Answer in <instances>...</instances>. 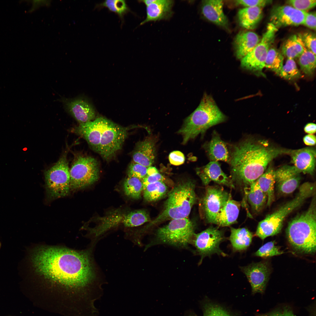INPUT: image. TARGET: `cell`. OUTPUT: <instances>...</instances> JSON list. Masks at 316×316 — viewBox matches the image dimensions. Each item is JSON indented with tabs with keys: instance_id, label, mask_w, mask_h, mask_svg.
Listing matches in <instances>:
<instances>
[{
	"instance_id": "cell-1",
	"label": "cell",
	"mask_w": 316,
	"mask_h": 316,
	"mask_svg": "<svg viewBox=\"0 0 316 316\" xmlns=\"http://www.w3.org/2000/svg\"><path fill=\"white\" fill-rule=\"evenodd\" d=\"M92 253L91 248L35 247L28 257L32 278L49 286L88 294L95 299L102 290Z\"/></svg>"
},
{
	"instance_id": "cell-2",
	"label": "cell",
	"mask_w": 316,
	"mask_h": 316,
	"mask_svg": "<svg viewBox=\"0 0 316 316\" xmlns=\"http://www.w3.org/2000/svg\"><path fill=\"white\" fill-rule=\"evenodd\" d=\"M290 150L274 147L267 141L246 139L234 145L230 153L231 176L235 185L244 187L255 181L269 163L278 155L289 154Z\"/></svg>"
},
{
	"instance_id": "cell-3",
	"label": "cell",
	"mask_w": 316,
	"mask_h": 316,
	"mask_svg": "<svg viewBox=\"0 0 316 316\" xmlns=\"http://www.w3.org/2000/svg\"><path fill=\"white\" fill-rule=\"evenodd\" d=\"M315 194L308 210L296 216L288 223L286 234L288 242L296 252L313 254L316 251Z\"/></svg>"
},
{
	"instance_id": "cell-4",
	"label": "cell",
	"mask_w": 316,
	"mask_h": 316,
	"mask_svg": "<svg viewBox=\"0 0 316 316\" xmlns=\"http://www.w3.org/2000/svg\"><path fill=\"white\" fill-rule=\"evenodd\" d=\"M226 119V117L212 97L205 93L198 106L186 118L178 133L182 136V143L185 144L199 135H203L210 127Z\"/></svg>"
},
{
	"instance_id": "cell-5",
	"label": "cell",
	"mask_w": 316,
	"mask_h": 316,
	"mask_svg": "<svg viewBox=\"0 0 316 316\" xmlns=\"http://www.w3.org/2000/svg\"><path fill=\"white\" fill-rule=\"evenodd\" d=\"M194 182L190 180L176 185L168 193L162 212L147 228L168 220L187 218L197 200Z\"/></svg>"
},
{
	"instance_id": "cell-6",
	"label": "cell",
	"mask_w": 316,
	"mask_h": 316,
	"mask_svg": "<svg viewBox=\"0 0 316 316\" xmlns=\"http://www.w3.org/2000/svg\"><path fill=\"white\" fill-rule=\"evenodd\" d=\"M315 185L305 182L300 187L295 197L272 214L267 215L258 224L255 235L262 240L279 233L284 221L293 211L300 206L309 197L315 194Z\"/></svg>"
},
{
	"instance_id": "cell-7",
	"label": "cell",
	"mask_w": 316,
	"mask_h": 316,
	"mask_svg": "<svg viewBox=\"0 0 316 316\" xmlns=\"http://www.w3.org/2000/svg\"><path fill=\"white\" fill-rule=\"evenodd\" d=\"M195 228L194 223L188 218L172 219L157 230L154 241L150 245L163 243L185 247L191 243Z\"/></svg>"
},
{
	"instance_id": "cell-8",
	"label": "cell",
	"mask_w": 316,
	"mask_h": 316,
	"mask_svg": "<svg viewBox=\"0 0 316 316\" xmlns=\"http://www.w3.org/2000/svg\"><path fill=\"white\" fill-rule=\"evenodd\" d=\"M67 154L66 152L57 162L45 173L46 191L51 199L63 197L70 193V169Z\"/></svg>"
},
{
	"instance_id": "cell-9",
	"label": "cell",
	"mask_w": 316,
	"mask_h": 316,
	"mask_svg": "<svg viewBox=\"0 0 316 316\" xmlns=\"http://www.w3.org/2000/svg\"><path fill=\"white\" fill-rule=\"evenodd\" d=\"M70 189H83L97 181L99 164L95 158L80 154L75 155L70 169Z\"/></svg>"
},
{
	"instance_id": "cell-10",
	"label": "cell",
	"mask_w": 316,
	"mask_h": 316,
	"mask_svg": "<svg viewBox=\"0 0 316 316\" xmlns=\"http://www.w3.org/2000/svg\"><path fill=\"white\" fill-rule=\"evenodd\" d=\"M278 30L269 23L262 39L255 47L241 60V66L257 75H264L262 72L268 51Z\"/></svg>"
},
{
	"instance_id": "cell-11",
	"label": "cell",
	"mask_w": 316,
	"mask_h": 316,
	"mask_svg": "<svg viewBox=\"0 0 316 316\" xmlns=\"http://www.w3.org/2000/svg\"><path fill=\"white\" fill-rule=\"evenodd\" d=\"M133 127H123L107 118L102 133L98 153L108 160L121 148L128 131Z\"/></svg>"
},
{
	"instance_id": "cell-12",
	"label": "cell",
	"mask_w": 316,
	"mask_h": 316,
	"mask_svg": "<svg viewBox=\"0 0 316 316\" xmlns=\"http://www.w3.org/2000/svg\"><path fill=\"white\" fill-rule=\"evenodd\" d=\"M204 195L200 202L202 218L208 223L213 224L216 217L227 201L231 194L218 186H206Z\"/></svg>"
},
{
	"instance_id": "cell-13",
	"label": "cell",
	"mask_w": 316,
	"mask_h": 316,
	"mask_svg": "<svg viewBox=\"0 0 316 316\" xmlns=\"http://www.w3.org/2000/svg\"><path fill=\"white\" fill-rule=\"evenodd\" d=\"M224 239V231L213 226L199 233H195L191 243L195 247L197 253L201 256L200 263L205 257L214 253L223 256L226 255L219 248L220 244Z\"/></svg>"
},
{
	"instance_id": "cell-14",
	"label": "cell",
	"mask_w": 316,
	"mask_h": 316,
	"mask_svg": "<svg viewBox=\"0 0 316 316\" xmlns=\"http://www.w3.org/2000/svg\"><path fill=\"white\" fill-rule=\"evenodd\" d=\"M288 5L278 6L272 9L269 23L277 29L289 26L303 24L305 13Z\"/></svg>"
},
{
	"instance_id": "cell-15",
	"label": "cell",
	"mask_w": 316,
	"mask_h": 316,
	"mask_svg": "<svg viewBox=\"0 0 316 316\" xmlns=\"http://www.w3.org/2000/svg\"><path fill=\"white\" fill-rule=\"evenodd\" d=\"M241 268L250 284L252 293H264L270 272L267 263L265 262L253 263Z\"/></svg>"
},
{
	"instance_id": "cell-16",
	"label": "cell",
	"mask_w": 316,
	"mask_h": 316,
	"mask_svg": "<svg viewBox=\"0 0 316 316\" xmlns=\"http://www.w3.org/2000/svg\"><path fill=\"white\" fill-rule=\"evenodd\" d=\"M107 118L100 117L93 120L79 124L71 130L84 139L91 148L98 152L102 133Z\"/></svg>"
},
{
	"instance_id": "cell-17",
	"label": "cell",
	"mask_w": 316,
	"mask_h": 316,
	"mask_svg": "<svg viewBox=\"0 0 316 316\" xmlns=\"http://www.w3.org/2000/svg\"><path fill=\"white\" fill-rule=\"evenodd\" d=\"M197 175L206 186L211 181L231 188L235 187L230 177L222 171L218 162L211 161L206 165L196 169Z\"/></svg>"
},
{
	"instance_id": "cell-18",
	"label": "cell",
	"mask_w": 316,
	"mask_h": 316,
	"mask_svg": "<svg viewBox=\"0 0 316 316\" xmlns=\"http://www.w3.org/2000/svg\"><path fill=\"white\" fill-rule=\"evenodd\" d=\"M294 166L301 173L313 175L316 164V151L311 148L307 147L295 150L290 153Z\"/></svg>"
},
{
	"instance_id": "cell-19",
	"label": "cell",
	"mask_w": 316,
	"mask_h": 316,
	"mask_svg": "<svg viewBox=\"0 0 316 316\" xmlns=\"http://www.w3.org/2000/svg\"><path fill=\"white\" fill-rule=\"evenodd\" d=\"M174 1L170 0H154L146 6V17L140 24L143 25L150 22L167 20L172 16V8Z\"/></svg>"
},
{
	"instance_id": "cell-20",
	"label": "cell",
	"mask_w": 316,
	"mask_h": 316,
	"mask_svg": "<svg viewBox=\"0 0 316 316\" xmlns=\"http://www.w3.org/2000/svg\"><path fill=\"white\" fill-rule=\"evenodd\" d=\"M222 0H206L202 1L201 10L203 16L215 24L225 28L228 26V22L223 10Z\"/></svg>"
},
{
	"instance_id": "cell-21",
	"label": "cell",
	"mask_w": 316,
	"mask_h": 316,
	"mask_svg": "<svg viewBox=\"0 0 316 316\" xmlns=\"http://www.w3.org/2000/svg\"><path fill=\"white\" fill-rule=\"evenodd\" d=\"M68 112L79 123L92 121L95 118L96 111L88 101L81 99H75L66 103Z\"/></svg>"
},
{
	"instance_id": "cell-22",
	"label": "cell",
	"mask_w": 316,
	"mask_h": 316,
	"mask_svg": "<svg viewBox=\"0 0 316 316\" xmlns=\"http://www.w3.org/2000/svg\"><path fill=\"white\" fill-rule=\"evenodd\" d=\"M155 157L154 141L147 138L137 144L132 155L133 161L148 167L153 164Z\"/></svg>"
},
{
	"instance_id": "cell-23",
	"label": "cell",
	"mask_w": 316,
	"mask_h": 316,
	"mask_svg": "<svg viewBox=\"0 0 316 316\" xmlns=\"http://www.w3.org/2000/svg\"><path fill=\"white\" fill-rule=\"evenodd\" d=\"M204 147L211 161H221L229 163L230 154L227 145L216 131Z\"/></svg>"
},
{
	"instance_id": "cell-24",
	"label": "cell",
	"mask_w": 316,
	"mask_h": 316,
	"mask_svg": "<svg viewBox=\"0 0 316 316\" xmlns=\"http://www.w3.org/2000/svg\"><path fill=\"white\" fill-rule=\"evenodd\" d=\"M258 35L251 31L241 32L236 36L234 40L236 55L241 59L250 52L260 41Z\"/></svg>"
},
{
	"instance_id": "cell-25",
	"label": "cell",
	"mask_w": 316,
	"mask_h": 316,
	"mask_svg": "<svg viewBox=\"0 0 316 316\" xmlns=\"http://www.w3.org/2000/svg\"><path fill=\"white\" fill-rule=\"evenodd\" d=\"M241 205L240 202L230 199L218 214L213 224L225 227L236 223Z\"/></svg>"
},
{
	"instance_id": "cell-26",
	"label": "cell",
	"mask_w": 316,
	"mask_h": 316,
	"mask_svg": "<svg viewBox=\"0 0 316 316\" xmlns=\"http://www.w3.org/2000/svg\"><path fill=\"white\" fill-rule=\"evenodd\" d=\"M253 235L245 228H231V234L229 240L234 252L246 250L252 242Z\"/></svg>"
},
{
	"instance_id": "cell-27",
	"label": "cell",
	"mask_w": 316,
	"mask_h": 316,
	"mask_svg": "<svg viewBox=\"0 0 316 316\" xmlns=\"http://www.w3.org/2000/svg\"><path fill=\"white\" fill-rule=\"evenodd\" d=\"M262 8L248 7L240 9L238 13L240 25L248 30L255 28L262 17Z\"/></svg>"
},
{
	"instance_id": "cell-28",
	"label": "cell",
	"mask_w": 316,
	"mask_h": 316,
	"mask_svg": "<svg viewBox=\"0 0 316 316\" xmlns=\"http://www.w3.org/2000/svg\"><path fill=\"white\" fill-rule=\"evenodd\" d=\"M245 197L252 210L260 212L267 202V197L255 181L244 188Z\"/></svg>"
},
{
	"instance_id": "cell-29",
	"label": "cell",
	"mask_w": 316,
	"mask_h": 316,
	"mask_svg": "<svg viewBox=\"0 0 316 316\" xmlns=\"http://www.w3.org/2000/svg\"><path fill=\"white\" fill-rule=\"evenodd\" d=\"M256 181L261 189L266 195L267 204V206H269L274 201V198L275 170L272 166H269Z\"/></svg>"
},
{
	"instance_id": "cell-30",
	"label": "cell",
	"mask_w": 316,
	"mask_h": 316,
	"mask_svg": "<svg viewBox=\"0 0 316 316\" xmlns=\"http://www.w3.org/2000/svg\"><path fill=\"white\" fill-rule=\"evenodd\" d=\"M305 48L300 35H293L284 43L281 53L287 59H294L298 58L303 52Z\"/></svg>"
},
{
	"instance_id": "cell-31",
	"label": "cell",
	"mask_w": 316,
	"mask_h": 316,
	"mask_svg": "<svg viewBox=\"0 0 316 316\" xmlns=\"http://www.w3.org/2000/svg\"><path fill=\"white\" fill-rule=\"evenodd\" d=\"M144 200L149 202L159 200L168 192V188L163 181H157L148 185L143 189Z\"/></svg>"
},
{
	"instance_id": "cell-32",
	"label": "cell",
	"mask_w": 316,
	"mask_h": 316,
	"mask_svg": "<svg viewBox=\"0 0 316 316\" xmlns=\"http://www.w3.org/2000/svg\"><path fill=\"white\" fill-rule=\"evenodd\" d=\"M123 188L128 197L134 199H139L143 190L142 180L135 177L128 176L124 181Z\"/></svg>"
},
{
	"instance_id": "cell-33",
	"label": "cell",
	"mask_w": 316,
	"mask_h": 316,
	"mask_svg": "<svg viewBox=\"0 0 316 316\" xmlns=\"http://www.w3.org/2000/svg\"><path fill=\"white\" fill-rule=\"evenodd\" d=\"M284 56L282 53L274 47H270L265 62V66L279 75L283 66Z\"/></svg>"
},
{
	"instance_id": "cell-34",
	"label": "cell",
	"mask_w": 316,
	"mask_h": 316,
	"mask_svg": "<svg viewBox=\"0 0 316 316\" xmlns=\"http://www.w3.org/2000/svg\"><path fill=\"white\" fill-rule=\"evenodd\" d=\"M150 221L148 213L145 210L132 211L124 217L122 223L126 227H134L140 226Z\"/></svg>"
},
{
	"instance_id": "cell-35",
	"label": "cell",
	"mask_w": 316,
	"mask_h": 316,
	"mask_svg": "<svg viewBox=\"0 0 316 316\" xmlns=\"http://www.w3.org/2000/svg\"><path fill=\"white\" fill-rule=\"evenodd\" d=\"M96 8H101L106 7L110 11L117 14L121 19L123 21L124 15L130 11L126 1L121 0H107L97 4Z\"/></svg>"
},
{
	"instance_id": "cell-36",
	"label": "cell",
	"mask_w": 316,
	"mask_h": 316,
	"mask_svg": "<svg viewBox=\"0 0 316 316\" xmlns=\"http://www.w3.org/2000/svg\"><path fill=\"white\" fill-rule=\"evenodd\" d=\"M298 58V63L303 73L308 75H312L316 67V55L306 48Z\"/></svg>"
},
{
	"instance_id": "cell-37",
	"label": "cell",
	"mask_w": 316,
	"mask_h": 316,
	"mask_svg": "<svg viewBox=\"0 0 316 316\" xmlns=\"http://www.w3.org/2000/svg\"><path fill=\"white\" fill-rule=\"evenodd\" d=\"M278 75L289 80L298 79L302 76L294 60L291 59H287Z\"/></svg>"
},
{
	"instance_id": "cell-38",
	"label": "cell",
	"mask_w": 316,
	"mask_h": 316,
	"mask_svg": "<svg viewBox=\"0 0 316 316\" xmlns=\"http://www.w3.org/2000/svg\"><path fill=\"white\" fill-rule=\"evenodd\" d=\"M300 179L299 174L277 183V189L279 192L283 194H290L298 186Z\"/></svg>"
},
{
	"instance_id": "cell-39",
	"label": "cell",
	"mask_w": 316,
	"mask_h": 316,
	"mask_svg": "<svg viewBox=\"0 0 316 316\" xmlns=\"http://www.w3.org/2000/svg\"><path fill=\"white\" fill-rule=\"evenodd\" d=\"M284 253L275 245V241L268 242L262 246L256 252L254 255L262 257H268L281 255Z\"/></svg>"
},
{
	"instance_id": "cell-40",
	"label": "cell",
	"mask_w": 316,
	"mask_h": 316,
	"mask_svg": "<svg viewBox=\"0 0 316 316\" xmlns=\"http://www.w3.org/2000/svg\"><path fill=\"white\" fill-rule=\"evenodd\" d=\"M300 173L294 166L285 165L275 171L276 182L283 181L299 175Z\"/></svg>"
},
{
	"instance_id": "cell-41",
	"label": "cell",
	"mask_w": 316,
	"mask_h": 316,
	"mask_svg": "<svg viewBox=\"0 0 316 316\" xmlns=\"http://www.w3.org/2000/svg\"><path fill=\"white\" fill-rule=\"evenodd\" d=\"M147 167L132 161L128 170V176L133 177L142 180L147 175Z\"/></svg>"
},
{
	"instance_id": "cell-42",
	"label": "cell",
	"mask_w": 316,
	"mask_h": 316,
	"mask_svg": "<svg viewBox=\"0 0 316 316\" xmlns=\"http://www.w3.org/2000/svg\"><path fill=\"white\" fill-rule=\"evenodd\" d=\"M204 316H231L221 307L212 303H207L204 307Z\"/></svg>"
},
{
	"instance_id": "cell-43",
	"label": "cell",
	"mask_w": 316,
	"mask_h": 316,
	"mask_svg": "<svg viewBox=\"0 0 316 316\" xmlns=\"http://www.w3.org/2000/svg\"><path fill=\"white\" fill-rule=\"evenodd\" d=\"M287 3L298 10L304 12L311 9L316 6L315 0H289Z\"/></svg>"
},
{
	"instance_id": "cell-44",
	"label": "cell",
	"mask_w": 316,
	"mask_h": 316,
	"mask_svg": "<svg viewBox=\"0 0 316 316\" xmlns=\"http://www.w3.org/2000/svg\"><path fill=\"white\" fill-rule=\"evenodd\" d=\"M257 316H296L291 308L288 305H282L265 313L257 314Z\"/></svg>"
},
{
	"instance_id": "cell-45",
	"label": "cell",
	"mask_w": 316,
	"mask_h": 316,
	"mask_svg": "<svg viewBox=\"0 0 316 316\" xmlns=\"http://www.w3.org/2000/svg\"><path fill=\"white\" fill-rule=\"evenodd\" d=\"M305 47L316 55V35L315 34L307 32L299 35Z\"/></svg>"
},
{
	"instance_id": "cell-46",
	"label": "cell",
	"mask_w": 316,
	"mask_h": 316,
	"mask_svg": "<svg viewBox=\"0 0 316 316\" xmlns=\"http://www.w3.org/2000/svg\"><path fill=\"white\" fill-rule=\"evenodd\" d=\"M236 4L240 5L245 7H259L262 8L272 3L270 0H254L236 1Z\"/></svg>"
},
{
	"instance_id": "cell-47",
	"label": "cell",
	"mask_w": 316,
	"mask_h": 316,
	"mask_svg": "<svg viewBox=\"0 0 316 316\" xmlns=\"http://www.w3.org/2000/svg\"><path fill=\"white\" fill-rule=\"evenodd\" d=\"M169 158L170 163L175 166L181 165L185 161L184 154L179 151H174L171 152L169 154Z\"/></svg>"
},
{
	"instance_id": "cell-48",
	"label": "cell",
	"mask_w": 316,
	"mask_h": 316,
	"mask_svg": "<svg viewBox=\"0 0 316 316\" xmlns=\"http://www.w3.org/2000/svg\"><path fill=\"white\" fill-rule=\"evenodd\" d=\"M316 24V13L306 12L303 25L315 30Z\"/></svg>"
},
{
	"instance_id": "cell-49",
	"label": "cell",
	"mask_w": 316,
	"mask_h": 316,
	"mask_svg": "<svg viewBox=\"0 0 316 316\" xmlns=\"http://www.w3.org/2000/svg\"><path fill=\"white\" fill-rule=\"evenodd\" d=\"M164 178L159 172L155 174L146 176L142 180L143 190L148 184L157 181H163Z\"/></svg>"
},
{
	"instance_id": "cell-50",
	"label": "cell",
	"mask_w": 316,
	"mask_h": 316,
	"mask_svg": "<svg viewBox=\"0 0 316 316\" xmlns=\"http://www.w3.org/2000/svg\"><path fill=\"white\" fill-rule=\"evenodd\" d=\"M303 141L304 143L308 145L312 146L316 143V137L313 134H308L304 137Z\"/></svg>"
},
{
	"instance_id": "cell-51",
	"label": "cell",
	"mask_w": 316,
	"mask_h": 316,
	"mask_svg": "<svg viewBox=\"0 0 316 316\" xmlns=\"http://www.w3.org/2000/svg\"><path fill=\"white\" fill-rule=\"evenodd\" d=\"M316 124L313 123H309L305 126L304 130L307 133L313 134L316 132Z\"/></svg>"
},
{
	"instance_id": "cell-52",
	"label": "cell",
	"mask_w": 316,
	"mask_h": 316,
	"mask_svg": "<svg viewBox=\"0 0 316 316\" xmlns=\"http://www.w3.org/2000/svg\"><path fill=\"white\" fill-rule=\"evenodd\" d=\"M158 173H159V171L155 167L151 166L147 167V175H152Z\"/></svg>"
},
{
	"instance_id": "cell-53",
	"label": "cell",
	"mask_w": 316,
	"mask_h": 316,
	"mask_svg": "<svg viewBox=\"0 0 316 316\" xmlns=\"http://www.w3.org/2000/svg\"><path fill=\"white\" fill-rule=\"evenodd\" d=\"M1 242H0V248L1 247Z\"/></svg>"
},
{
	"instance_id": "cell-54",
	"label": "cell",
	"mask_w": 316,
	"mask_h": 316,
	"mask_svg": "<svg viewBox=\"0 0 316 316\" xmlns=\"http://www.w3.org/2000/svg\"></svg>"
}]
</instances>
